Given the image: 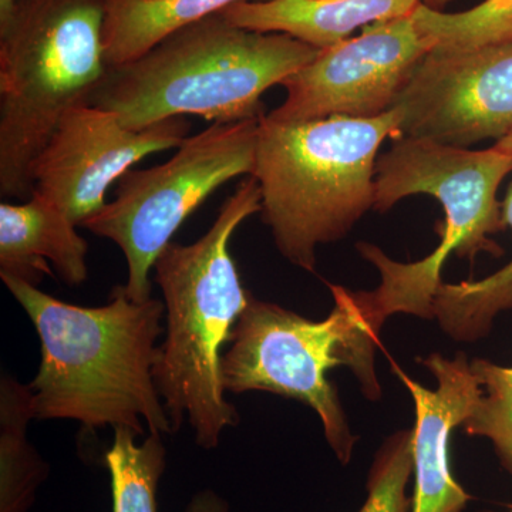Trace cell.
Masks as SVG:
<instances>
[{"label": "cell", "instance_id": "cell-5", "mask_svg": "<svg viewBox=\"0 0 512 512\" xmlns=\"http://www.w3.org/2000/svg\"><path fill=\"white\" fill-rule=\"evenodd\" d=\"M511 171L512 156L498 148L470 150L410 137L397 138L377 158L376 211H389L410 195L426 194L439 200L446 212L439 247L421 261L403 264L369 242L356 245L380 275L373 291L355 292L377 330L382 332L384 322L396 313L434 319V298L443 284L441 271L451 254L470 262L481 252L504 254L491 235L507 228L497 192Z\"/></svg>", "mask_w": 512, "mask_h": 512}, {"label": "cell", "instance_id": "cell-3", "mask_svg": "<svg viewBox=\"0 0 512 512\" xmlns=\"http://www.w3.org/2000/svg\"><path fill=\"white\" fill-rule=\"evenodd\" d=\"M284 33L232 25L221 13L175 30L131 62L109 67L87 103L141 130L197 116L231 123L264 116L261 97L319 55Z\"/></svg>", "mask_w": 512, "mask_h": 512}, {"label": "cell", "instance_id": "cell-4", "mask_svg": "<svg viewBox=\"0 0 512 512\" xmlns=\"http://www.w3.org/2000/svg\"><path fill=\"white\" fill-rule=\"evenodd\" d=\"M402 114L373 119L333 116L259 123L252 177L262 195V220L286 261L315 272L320 245L340 241L375 210L377 154L400 136Z\"/></svg>", "mask_w": 512, "mask_h": 512}, {"label": "cell", "instance_id": "cell-8", "mask_svg": "<svg viewBox=\"0 0 512 512\" xmlns=\"http://www.w3.org/2000/svg\"><path fill=\"white\" fill-rule=\"evenodd\" d=\"M261 117L211 123L185 137L165 163L128 171L113 200L84 222L83 228L123 251L131 299L153 298L151 271L185 220L222 185L252 175Z\"/></svg>", "mask_w": 512, "mask_h": 512}, {"label": "cell", "instance_id": "cell-22", "mask_svg": "<svg viewBox=\"0 0 512 512\" xmlns=\"http://www.w3.org/2000/svg\"><path fill=\"white\" fill-rule=\"evenodd\" d=\"M185 512H229V507L220 495L212 490H205L191 498Z\"/></svg>", "mask_w": 512, "mask_h": 512}, {"label": "cell", "instance_id": "cell-10", "mask_svg": "<svg viewBox=\"0 0 512 512\" xmlns=\"http://www.w3.org/2000/svg\"><path fill=\"white\" fill-rule=\"evenodd\" d=\"M400 136L468 148L512 133V42L436 45L394 101Z\"/></svg>", "mask_w": 512, "mask_h": 512}, {"label": "cell", "instance_id": "cell-21", "mask_svg": "<svg viewBox=\"0 0 512 512\" xmlns=\"http://www.w3.org/2000/svg\"><path fill=\"white\" fill-rule=\"evenodd\" d=\"M413 474V429L390 434L379 447L369 476L367 497L359 512H412L407 485Z\"/></svg>", "mask_w": 512, "mask_h": 512}, {"label": "cell", "instance_id": "cell-23", "mask_svg": "<svg viewBox=\"0 0 512 512\" xmlns=\"http://www.w3.org/2000/svg\"><path fill=\"white\" fill-rule=\"evenodd\" d=\"M18 0H0V28L6 25L15 12Z\"/></svg>", "mask_w": 512, "mask_h": 512}, {"label": "cell", "instance_id": "cell-17", "mask_svg": "<svg viewBox=\"0 0 512 512\" xmlns=\"http://www.w3.org/2000/svg\"><path fill=\"white\" fill-rule=\"evenodd\" d=\"M501 207L505 227L512 229V184ZM433 311L448 338L463 343L485 338L495 318L512 311V259L480 281L443 282L434 298Z\"/></svg>", "mask_w": 512, "mask_h": 512}, {"label": "cell", "instance_id": "cell-18", "mask_svg": "<svg viewBox=\"0 0 512 512\" xmlns=\"http://www.w3.org/2000/svg\"><path fill=\"white\" fill-rule=\"evenodd\" d=\"M161 436L150 433L144 443L137 444L133 430L114 429V441L106 453L113 512H157V487L167 456Z\"/></svg>", "mask_w": 512, "mask_h": 512}, {"label": "cell", "instance_id": "cell-16", "mask_svg": "<svg viewBox=\"0 0 512 512\" xmlns=\"http://www.w3.org/2000/svg\"><path fill=\"white\" fill-rule=\"evenodd\" d=\"M36 419L33 390L10 375L0 379V512H28L49 466L29 443Z\"/></svg>", "mask_w": 512, "mask_h": 512}, {"label": "cell", "instance_id": "cell-6", "mask_svg": "<svg viewBox=\"0 0 512 512\" xmlns=\"http://www.w3.org/2000/svg\"><path fill=\"white\" fill-rule=\"evenodd\" d=\"M107 0H18L0 28V194L28 200L32 168L67 110L106 74Z\"/></svg>", "mask_w": 512, "mask_h": 512}, {"label": "cell", "instance_id": "cell-20", "mask_svg": "<svg viewBox=\"0 0 512 512\" xmlns=\"http://www.w3.org/2000/svg\"><path fill=\"white\" fill-rule=\"evenodd\" d=\"M470 366L483 394L464 430L468 436L490 440L501 466L512 474V367L488 359H474Z\"/></svg>", "mask_w": 512, "mask_h": 512}, {"label": "cell", "instance_id": "cell-19", "mask_svg": "<svg viewBox=\"0 0 512 512\" xmlns=\"http://www.w3.org/2000/svg\"><path fill=\"white\" fill-rule=\"evenodd\" d=\"M413 16L420 32L439 46L470 49L512 42V0H484L457 13L420 5Z\"/></svg>", "mask_w": 512, "mask_h": 512}, {"label": "cell", "instance_id": "cell-13", "mask_svg": "<svg viewBox=\"0 0 512 512\" xmlns=\"http://www.w3.org/2000/svg\"><path fill=\"white\" fill-rule=\"evenodd\" d=\"M79 225L45 195L0 205V275L37 286L53 271L67 286L89 278V244Z\"/></svg>", "mask_w": 512, "mask_h": 512}, {"label": "cell", "instance_id": "cell-12", "mask_svg": "<svg viewBox=\"0 0 512 512\" xmlns=\"http://www.w3.org/2000/svg\"><path fill=\"white\" fill-rule=\"evenodd\" d=\"M419 362L436 377V389H426L392 363L393 372L412 394L416 414L412 512H464L471 495L451 471V436L466 423L483 389L471 372L466 353H457L454 359L433 353L419 357Z\"/></svg>", "mask_w": 512, "mask_h": 512}, {"label": "cell", "instance_id": "cell-24", "mask_svg": "<svg viewBox=\"0 0 512 512\" xmlns=\"http://www.w3.org/2000/svg\"><path fill=\"white\" fill-rule=\"evenodd\" d=\"M495 148H498V150L503 151L505 154H510L512 156V133L510 136H507L503 138V140L498 141V143H495Z\"/></svg>", "mask_w": 512, "mask_h": 512}, {"label": "cell", "instance_id": "cell-14", "mask_svg": "<svg viewBox=\"0 0 512 512\" xmlns=\"http://www.w3.org/2000/svg\"><path fill=\"white\" fill-rule=\"evenodd\" d=\"M447 2L450 0H244L221 15L239 28L284 33L323 50L365 26L413 15L420 5L440 9Z\"/></svg>", "mask_w": 512, "mask_h": 512}, {"label": "cell", "instance_id": "cell-11", "mask_svg": "<svg viewBox=\"0 0 512 512\" xmlns=\"http://www.w3.org/2000/svg\"><path fill=\"white\" fill-rule=\"evenodd\" d=\"M188 131L185 117L133 130L111 111L84 101L64 113L36 158L33 192L55 202L82 227L107 204L111 185L143 158L180 146Z\"/></svg>", "mask_w": 512, "mask_h": 512}, {"label": "cell", "instance_id": "cell-9", "mask_svg": "<svg viewBox=\"0 0 512 512\" xmlns=\"http://www.w3.org/2000/svg\"><path fill=\"white\" fill-rule=\"evenodd\" d=\"M436 43L413 15L365 26L285 80L286 99L266 114L278 123L326 117L373 119L392 110L417 64Z\"/></svg>", "mask_w": 512, "mask_h": 512}, {"label": "cell", "instance_id": "cell-25", "mask_svg": "<svg viewBox=\"0 0 512 512\" xmlns=\"http://www.w3.org/2000/svg\"><path fill=\"white\" fill-rule=\"evenodd\" d=\"M480 512H512V507L508 508L507 511H480Z\"/></svg>", "mask_w": 512, "mask_h": 512}, {"label": "cell", "instance_id": "cell-15", "mask_svg": "<svg viewBox=\"0 0 512 512\" xmlns=\"http://www.w3.org/2000/svg\"><path fill=\"white\" fill-rule=\"evenodd\" d=\"M239 2L244 0H107L103 33L107 67L131 62L175 30Z\"/></svg>", "mask_w": 512, "mask_h": 512}, {"label": "cell", "instance_id": "cell-7", "mask_svg": "<svg viewBox=\"0 0 512 512\" xmlns=\"http://www.w3.org/2000/svg\"><path fill=\"white\" fill-rule=\"evenodd\" d=\"M328 286L335 306L322 320L251 295L222 355L221 379L225 392L274 393L311 407L333 453L348 466L359 437L328 375L348 367L366 399L379 400L375 357L380 332L367 320L355 292Z\"/></svg>", "mask_w": 512, "mask_h": 512}, {"label": "cell", "instance_id": "cell-2", "mask_svg": "<svg viewBox=\"0 0 512 512\" xmlns=\"http://www.w3.org/2000/svg\"><path fill=\"white\" fill-rule=\"evenodd\" d=\"M261 202L258 181L249 175L224 201L205 235L190 245L170 242L153 268L167 320L154 383L174 433L188 421L205 450L217 447L224 430L239 421L237 409L225 399L222 348L252 293L241 284L229 241L242 222L262 211Z\"/></svg>", "mask_w": 512, "mask_h": 512}, {"label": "cell", "instance_id": "cell-1", "mask_svg": "<svg viewBox=\"0 0 512 512\" xmlns=\"http://www.w3.org/2000/svg\"><path fill=\"white\" fill-rule=\"evenodd\" d=\"M0 278L39 335L42 360L30 383L36 419L76 420L90 431L126 427L137 436L144 420L150 433H174L153 376L160 299L137 302L116 286L107 305L84 308L13 276Z\"/></svg>", "mask_w": 512, "mask_h": 512}]
</instances>
